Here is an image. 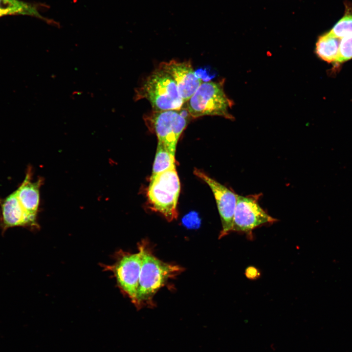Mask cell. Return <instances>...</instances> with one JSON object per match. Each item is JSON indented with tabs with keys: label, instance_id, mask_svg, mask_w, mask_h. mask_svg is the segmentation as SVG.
<instances>
[{
	"label": "cell",
	"instance_id": "cell-14",
	"mask_svg": "<svg viewBox=\"0 0 352 352\" xmlns=\"http://www.w3.org/2000/svg\"><path fill=\"white\" fill-rule=\"evenodd\" d=\"M175 154L164 143L158 141L151 176L176 168Z\"/></svg>",
	"mask_w": 352,
	"mask_h": 352
},
{
	"label": "cell",
	"instance_id": "cell-9",
	"mask_svg": "<svg viewBox=\"0 0 352 352\" xmlns=\"http://www.w3.org/2000/svg\"><path fill=\"white\" fill-rule=\"evenodd\" d=\"M158 67L170 75L174 80L184 103L191 98L202 83L189 61L178 62L171 60L160 63Z\"/></svg>",
	"mask_w": 352,
	"mask_h": 352
},
{
	"label": "cell",
	"instance_id": "cell-8",
	"mask_svg": "<svg viewBox=\"0 0 352 352\" xmlns=\"http://www.w3.org/2000/svg\"><path fill=\"white\" fill-rule=\"evenodd\" d=\"M142 262V251L139 248L137 253L122 254L113 268L119 286L135 305Z\"/></svg>",
	"mask_w": 352,
	"mask_h": 352
},
{
	"label": "cell",
	"instance_id": "cell-16",
	"mask_svg": "<svg viewBox=\"0 0 352 352\" xmlns=\"http://www.w3.org/2000/svg\"><path fill=\"white\" fill-rule=\"evenodd\" d=\"M352 58V35L340 40L336 63H342Z\"/></svg>",
	"mask_w": 352,
	"mask_h": 352
},
{
	"label": "cell",
	"instance_id": "cell-11",
	"mask_svg": "<svg viewBox=\"0 0 352 352\" xmlns=\"http://www.w3.org/2000/svg\"><path fill=\"white\" fill-rule=\"evenodd\" d=\"M32 176L31 168H28L24 180L14 191L24 210L30 217L37 220L40 204V189L43 180L39 178L33 182Z\"/></svg>",
	"mask_w": 352,
	"mask_h": 352
},
{
	"label": "cell",
	"instance_id": "cell-13",
	"mask_svg": "<svg viewBox=\"0 0 352 352\" xmlns=\"http://www.w3.org/2000/svg\"><path fill=\"white\" fill-rule=\"evenodd\" d=\"M340 40L330 32L320 36L316 44L317 55L328 63L335 62L338 55Z\"/></svg>",
	"mask_w": 352,
	"mask_h": 352
},
{
	"label": "cell",
	"instance_id": "cell-12",
	"mask_svg": "<svg viewBox=\"0 0 352 352\" xmlns=\"http://www.w3.org/2000/svg\"><path fill=\"white\" fill-rule=\"evenodd\" d=\"M13 15L33 16L52 23L40 13L35 4L21 0H0V17Z\"/></svg>",
	"mask_w": 352,
	"mask_h": 352
},
{
	"label": "cell",
	"instance_id": "cell-7",
	"mask_svg": "<svg viewBox=\"0 0 352 352\" xmlns=\"http://www.w3.org/2000/svg\"><path fill=\"white\" fill-rule=\"evenodd\" d=\"M194 173L209 186L214 195L222 225L219 235L220 239L233 231L238 195L200 170L195 169Z\"/></svg>",
	"mask_w": 352,
	"mask_h": 352
},
{
	"label": "cell",
	"instance_id": "cell-1",
	"mask_svg": "<svg viewBox=\"0 0 352 352\" xmlns=\"http://www.w3.org/2000/svg\"><path fill=\"white\" fill-rule=\"evenodd\" d=\"M139 248L142 251V262L135 305L137 308L153 305V298L157 291L183 270L177 265L156 258L145 242L140 243Z\"/></svg>",
	"mask_w": 352,
	"mask_h": 352
},
{
	"label": "cell",
	"instance_id": "cell-4",
	"mask_svg": "<svg viewBox=\"0 0 352 352\" xmlns=\"http://www.w3.org/2000/svg\"><path fill=\"white\" fill-rule=\"evenodd\" d=\"M223 84V80L201 84L186 102V109L191 117L215 115L229 119L234 118L229 112L233 102L225 94Z\"/></svg>",
	"mask_w": 352,
	"mask_h": 352
},
{
	"label": "cell",
	"instance_id": "cell-17",
	"mask_svg": "<svg viewBox=\"0 0 352 352\" xmlns=\"http://www.w3.org/2000/svg\"><path fill=\"white\" fill-rule=\"evenodd\" d=\"M257 273V270L252 267H250L246 270V276L250 278L255 277Z\"/></svg>",
	"mask_w": 352,
	"mask_h": 352
},
{
	"label": "cell",
	"instance_id": "cell-3",
	"mask_svg": "<svg viewBox=\"0 0 352 352\" xmlns=\"http://www.w3.org/2000/svg\"><path fill=\"white\" fill-rule=\"evenodd\" d=\"M180 184L176 168L151 176L147 192L150 208L168 221L177 219Z\"/></svg>",
	"mask_w": 352,
	"mask_h": 352
},
{
	"label": "cell",
	"instance_id": "cell-15",
	"mask_svg": "<svg viewBox=\"0 0 352 352\" xmlns=\"http://www.w3.org/2000/svg\"><path fill=\"white\" fill-rule=\"evenodd\" d=\"M329 32L334 37L340 39L352 35V4H345L344 16Z\"/></svg>",
	"mask_w": 352,
	"mask_h": 352
},
{
	"label": "cell",
	"instance_id": "cell-6",
	"mask_svg": "<svg viewBox=\"0 0 352 352\" xmlns=\"http://www.w3.org/2000/svg\"><path fill=\"white\" fill-rule=\"evenodd\" d=\"M276 221V219L261 207L257 198L238 195L233 218V231L246 233L251 238L254 229Z\"/></svg>",
	"mask_w": 352,
	"mask_h": 352
},
{
	"label": "cell",
	"instance_id": "cell-5",
	"mask_svg": "<svg viewBox=\"0 0 352 352\" xmlns=\"http://www.w3.org/2000/svg\"><path fill=\"white\" fill-rule=\"evenodd\" d=\"M152 110L143 117L149 130L155 134L158 141L176 153L177 141L188 125L190 117L187 109Z\"/></svg>",
	"mask_w": 352,
	"mask_h": 352
},
{
	"label": "cell",
	"instance_id": "cell-10",
	"mask_svg": "<svg viewBox=\"0 0 352 352\" xmlns=\"http://www.w3.org/2000/svg\"><path fill=\"white\" fill-rule=\"evenodd\" d=\"M14 227H38L37 220L32 218L20 205L15 191L0 199V228L2 234Z\"/></svg>",
	"mask_w": 352,
	"mask_h": 352
},
{
	"label": "cell",
	"instance_id": "cell-2",
	"mask_svg": "<svg viewBox=\"0 0 352 352\" xmlns=\"http://www.w3.org/2000/svg\"><path fill=\"white\" fill-rule=\"evenodd\" d=\"M134 91V101L147 99L153 110H179L184 103L174 80L159 67Z\"/></svg>",
	"mask_w": 352,
	"mask_h": 352
}]
</instances>
